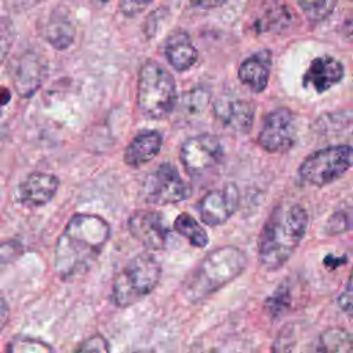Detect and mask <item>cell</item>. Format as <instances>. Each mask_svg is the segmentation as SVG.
Segmentation results:
<instances>
[{
  "mask_svg": "<svg viewBox=\"0 0 353 353\" xmlns=\"http://www.w3.org/2000/svg\"><path fill=\"white\" fill-rule=\"evenodd\" d=\"M110 237L109 223L99 215L76 214L59 234L54 269L62 280L74 279L95 263Z\"/></svg>",
  "mask_w": 353,
  "mask_h": 353,
  "instance_id": "6da1fadb",
  "label": "cell"
},
{
  "mask_svg": "<svg viewBox=\"0 0 353 353\" xmlns=\"http://www.w3.org/2000/svg\"><path fill=\"white\" fill-rule=\"evenodd\" d=\"M309 226L307 210L299 203H280L269 214L258 239L262 268L274 272L292 256Z\"/></svg>",
  "mask_w": 353,
  "mask_h": 353,
  "instance_id": "7a4b0ae2",
  "label": "cell"
},
{
  "mask_svg": "<svg viewBox=\"0 0 353 353\" xmlns=\"http://www.w3.org/2000/svg\"><path fill=\"white\" fill-rule=\"evenodd\" d=\"M247 266L245 254L233 245L210 251L182 280V295L197 303L239 277Z\"/></svg>",
  "mask_w": 353,
  "mask_h": 353,
  "instance_id": "3957f363",
  "label": "cell"
},
{
  "mask_svg": "<svg viewBox=\"0 0 353 353\" xmlns=\"http://www.w3.org/2000/svg\"><path fill=\"white\" fill-rule=\"evenodd\" d=\"M137 105L143 116L153 120L168 117L176 105L175 80L154 61H146L139 69Z\"/></svg>",
  "mask_w": 353,
  "mask_h": 353,
  "instance_id": "277c9868",
  "label": "cell"
},
{
  "mask_svg": "<svg viewBox=\"0 0 353 353\" xmlns=\"http://www.w3.org/2000/svg\"><path fill=\"white\" fill-rule=\"evenodd\" d=\"M160 277L161 265L152 254L135 255L113 279L112 299L114 305L127 307L139 302L156 288Z\"/></svg>",
  "mask_w": 353,
  "mask_h": 353,
  "instance_id": "5b68a950",
  "label": "cell"
},
{
  "mask_svg": "<svg viewBox=\"0 0 353 353\" xmlns=\"http://www.w3.org/2000/svg\"><path fill=\"white\" fill-rule=\"evenodd\" d=\"M353 167V146L335 145L309 154L299 165V178L313 186H325Z\"/></svg>",
  "mask_w": 353,
  "mask_h": 353,
  "instance_id": "8992f818",
  "label": "cell"
},
{
  "mask_svg": "<svg viewBox=\"0 0 353 353\" xmlns=\"http://www.w3.org/2000/svg\"><path fill=\"white\" fill-rule=\"evenodd\" d=\"M192 189L178 170L170 164H160L142 183V194L148 203L168 205L189 199Z\"/></svg>",
  "mask_w": 353,
  "mask_h": 353,
  "instance_id": "52a82bcc",
  "label": "cell"
},
{
  "mask_svg": "<svg viewBox=\"0 0 353 353\" xmlns=\"http://www.w3.org/2000/svg\"><path fill=\"white\" fill-rule=\"evenodd\" d=\"M179 157L190 176H200L222 161L223 149L215 135L200 134L182 143Z\"/></svg>",
  "mask_w": 353,
  "mask_h": 353,
  "instance_id": "ba28073f",
  "label": "cell"
},
{
  "mask_svg": "<svg viewBox=\"0 0 353 353\" xmlns=\"http://www.w3.org/2000/svg\"><path fill=\"white\" fill-rule=\"evenodd\" d=\"M296 139L294 113L287 108H277L263 117L258 134L259 146L269 153L288 152Z\"/></svg>",
  "mask_w": 353,
  "mask_h": 353,
  "instance_id": "9c48e42d",
  "label": "cell"
},
{
  "mask_svg": "<svg viewBox=\"0 0 353 353\" xmlns=\"http://www.w3.org/2000/svg\"><path fill=\"white\" fill-rule=\"evenodd\" d=\"M240 192L236 183L228 182L207 192L197 204L201 221L207 226H221L236 212Z\"/></svg>",
  "mask_w": 353,
  "mask_h": 353,
  "instance_id": "30bf717a",
  "label": "cell"
},
{
  "mask_svg": "<svg viewBox=\"0 0 353 353\" xmlns=\"http://www.w3.org/2000/svg\"><path fill=\"white\" fill-rule=\"evenodd\" d=\"M48 73L44 55L36 50H26L17 59L12 69V85L22 98H30L43 85Z\"/></svg>",
  "mask_w": 353,
  "mask_h": 353,
  "instance_id": "8fae6325",
  "label": "cell"
},
{
  "mask_svg": "<svg viewBox=\"0 0 353 353\" xmlns=\"http://www.w3.org/2000/svg\"><path fill=\"white\" fill-rule=\"evenodd\" d=\"M128 230L135 240L149 250H163L168 241V228L160 212L139 210L128 218Z\"/></svg>",
  "mask_w": 353,
  "mask_h": 353,
  "instance_id": "7c38bea8",
  "label": "cell"
},
{
  "mask_svg": "<svg viewBox=\"0 0 353 353\" xmlns=\"http://www.w3.org/2000/svg\"><path fill=\"white\" fill-rule=\"evenodd\" d=\"M214 114L225 128L239 134L250 132L254 124V106L241 98L221 97L214 103Z\"/></svg>",
  "mask_w": 353,
  "mask_h": 353,
  "instance_id": "4fadbf2b",
  "label": "cell"
},
{
  "mask_svg": "<svg viewBox=\"0 0 353 353\" xmlns=\"http://www.w3.org/2000/svg\"><path fill=\"white\" fill-rule=\"evenodd\" d=\"M343 73V65L338 59L330 55H321L310 62L303 74L302 85L321 94L338 84L342 80Z\"/></svg>",
  "mask_w": 353,
  "mask_h": 353,
  "instance_id": "5bb4252c",
  "label": "cell"
},
{
  "mask_svg": "<svg viewBox=\"0 0 353 353\" xmlns=\"http://www.w3.org/2000/svg\"><path fill=\"white\" fill-rule=\"evenodd\" d=\"M59 181L47 172H32L19 185L18 193L23 204L40 207L51 201L58 190Z\"/></svg>",
  "mask_w": 353,
  "mask_h": 353,
  "instance_id": "9a60e30c",
  "label": "cell"
},
{
  "mask_svg": "<svg viewBox=\"0 0 353 353\" xmlns=\"http://www.w3.org/2000/svg\"><path fill=\"white\" fill-rule=\"evenodd\" d=\"M272 52L269 50H261L247 59H244L239 68L240 81L251 88L254 92H262L270 76Z\"/></svg>",
  "mask_w": 353,
  "mask_h": 353,
  "instance_id": "2e32d148",
  "label": "cell"
},
{
  "mask_svg": "<svg viewBox=\"0 0 353 353\" xmlns=\"http://www.w3.org/2000/svg\"><path fill=\"white\" fill-rule=\"evenodd\" d=\"M163 146L159 131H142L132 138L124 150V161L130 167H141L154 159Z\"/></svg>",
  "mask_w": 353,
  "mask_h": 353,
  "instance_id": "e0dca14e",
  "label": "cell"
},
{
  "mask_svg": "<svg viewBox=\"0 0 353 353\" xmlns=\"http://www.w3.org/2000/svg\"><path fill=\"white\" fill-rule=\"evenodd\" d=\"M168 63L178 72L190 69L199 58V52L186 32H175L165 41L164 47Z\"/></svg>",
  "mask_w": 353,
  "mask_h": 353,
  "instance_id": "ac0fdd59",
  "label": "cell"
},
{
  "mask_svg": "<svg viewBox=\"0 0 353 353\" xmlns=\"http://www.w3.org/2000/svg\"><path fill=\"white\" fill-rule=\"evenodd\" d=\"M41 37L55 50H66L74 40V25L63 11H55L43 22Z\"/></svg>",
  "mask_w": 353,
  "mask_h": 353,
  "instance_id": "d6986e66",
  "label": "cell"
},
{
  "mask_svg": "<svg viewBox=\"0 0 353 353\" xmlns=\"http://www.w3.org/2000/svg\"><path fill=\"white\" fill-rule=\"evenodd\" d=\"M174 229L178 234L185 237L192 245H194L197 248H204L208 244L207 232L188 212H182L175 218Z\"/></svg>",
  "mask_w": 353,
  "mask_h": 353,
  "instance_id": "ffe728a7",
  "label": "cell"
},
{
  "mask_svg": "<svg viewBox=\"0 0 353 353\" xmlns=\"http://www.w3.org/2000/svg\"><path fill=\"white\" fill-rule=\"evenodd\" d=\"M353 345L352 335L341 327H331L321 332L319 338V350L321 353H336Z\"/></svg>",
  "mask_w": 353,
  "mask_h": 353,
  "instance_id": "44dd1931",
  "label": "cell"
},
{
  "mask_svg": "<svg viewBox=\"0 0 353 353\" xmlns=\"http://www.w3.org/2000/svg\"><path fill=\"white\" fill-rule=\"evenodd\" d=\"M291 305V291L288 284L281 283L265 301V310L272 319L283 316Z\"/></svg>",
  "mask_w": 353,
  "mask_h": 353,
  "instance_id": "7402d4cb",
  "label": "cell"
},
{
  "mask_svg": "<svg viewBox=\"0 0 353 353\" xmlns=\"http://www.w3.org/2000/svg\"><path fill=\"white\" fill-rule=\"evenodd\" d=\"M3 353H54L51 346L39 338L15 336L11 339Z\"/></svg>",
  "mask_w": 353,
  "mask_h": 353,
  "instance_id": "603a6c76",
  "label": "cell"
},
{
  "mask_svg": "<svg viewBox=\"0 0 353 353\" xmlns=\"http://www.w3.org/2000/svg\"><path fill=\"white\" fill-rule=\"evenodd\" d=\"M295 1L302 8L307 19L312 22H320L328 18L338 3V0H295Z\"/></svg>",
  "mask_w": 353,
  "mask_h": 353,
  "instance_id": "cb8c5ba5",
  "label": "cell"
},
{
  "mask_svg": "<svg viewBox=\"0 0 353 353\" xmlns=\"http://www.w3.org/2000/svg\"><path fill=\"white\" fill-rule=\"evenodd\" d=\"M295 330L291 324H287L283 330H280L272 345V353H291L295 345Z\"/></svg>",
  "mask_w": 353,
  "mask_h": 353,
  "instance_id": "d4e9b609",
  "label": "cell"
},
{
  "mask_svg": "<svg viewBox=\"0 0 353 353\" xmlns=\"http://www.w3.org/2000/svg\"><path fill=\"white\" fill-rule=\"evenodd\" d=\"M208 92L203 88H194L183 95V106L190 113L200 112L208 103Z\"/></svg>",
  "mask_w": 353,
  "mask_h": 353,
  "instance_id": "484cf974",
  "label": "cell"
},
{
  "mask_svg": "<svg viewBox=\"0 0 353 353\" xmlns=\"http://www.w3.org/2000/svg\"><path fill=\"white\" fill-rule=\"evenodd\" d=\"M74 353H110V347L102 335H92L80 342Z\"/></svg>",
  "mask_w": 353,
  "mask_h": 353,
  "instance_id": "4316f807",
  "label": "cell"
},
{
  "mask_svg": "<svg viewBox=\"0 0 353 353\" xmlns=\"http://www.w3.org/2000/svg\"><path fill=\"white\" fill-rule=\"evenodd\" d=\"M23 254V247L17 240H6L0 243V265L15 262Z\"/></svg>",
  "mask_w": 353,
  "mask_h": 353,
  "instance_id": "83f0119b",
  "label": "cell"
},
{
  "mask_svg": "<svg viewBox=\"0 0 353 353\" xmlns=\"http://www.w3.org/2000/svg\"><path fill=\"white\" fill-rule=\"evenodd\" d=\"M14 26L8 19H0V63L8 55L14 41Z\"/></svg>",
  "mask_w": 353,
  "mask_h": 353,
  "instance_id": "f1b7e54d",
  "label": "cell"
},
{
  "mask_svg": "<svg viewBox=\"0 0 353 353\" xmlns=\"http://www.w3.org/2000/svg\"><path fill=\"white\" fill-rule=\"evenodd\" d=\"M153 0H120L119 10L124 17L132 18L143 12Z\"/></svg>",
  "mask_w": 353,
  "mask_h": 353,
  "instance_id": "f546056e",
  "label": "cell"
},
{
  "mask_svg": "<svg viewBox=\"0 0 353 353\" xmlns=\"http://www.w3.org/2000/svg\"><path fill=\"white\" fill-rule=\"evenodd\" d=\"M347 228H349V216L343 211L334 212L325 223V230L328 234H339L345 232Z\"/></svg>",
  "mask_w": 353,
  "mask_h": 353,
  "instance_id": "4dcf8cb0",
  "label": "cell"
},
{
  "mask_svg": "<svg viewBox=\"0 0 353 353\" xmlns=\"http://www.w3.org/2000/svg\"><path fill=\"white\" fill-rule=\"evenodd\" d=\"M338 303H339V307L345 313L353 314V269L350 272V276L347 279V283H346L342 294L338 298Z\"/></svg>",
  "mask_w": 353,
  "mask_h": 353,
  "instance_id": "1f68e13d",
  "label": "cell"
},
{
  "mask_svg": "<svg viewBox=\"0 0 353 353\" xmlns=\"http://www.w3.org/2000/svg\"><path fill=\"white\" fill-rule=\"evenodd\" d=\"M229 0H190L192 7L199 10H211L223 6Z\"/></svg>",
  "mask_w": 353,
  "mask_h": 353,
  "instance_id": "d6a6232c",
  "label": "cell"
},
{
  "mask_svg": "<svg viewBox=\"0 0 353 353\" xmlns=\"http://www.w3.org/2000/svg\"><path fill=\"white\" fill-rule=\"evenodd\" d=\"M43 1L44 0H11V4L17 12H21V11H28Z\"/></svg>",
  "mask_w": 353,
  "mask_h": 353,
  "instance_id": "836d02e7",
  "label": "cell"
},
{
  "mask_svg": "<svg viewBox=\"0 0 353 353\" xmlns=\"http://www.w3.org/2000/svg\"><path fill=\"white\" fill-rule=\"evenodd\" d=\"M10 319V307L7 305V302L0 298V331H3V328L7 325Z\"/></svg>",
  "mask_w": 353,
  "mask_h": 353,
  "instance_id": "e575fe53",
  "label": "cell"
},
{
  "mask_svg": "<svg viewBox=\"0 0 353 353\" xmlns=\"http://www.w3.org/2000/svg\"><path fill=\"white\" fill-rule=\"evenodd\" d=\"M11 99V91L7 87H0V106H4Z\"/></svg>",
  "mask_w": 353,
  "mask_h": 353,
  "instance_id": "d590c367",
  "label": "cell"
},
{
  "mask_svg": "<svg viewBox=\"0 0 353 353\" xmlns=\"http://www.w3.org/2000/svg\"><path fill=\"white\" fill-rule=\"evenodd\" d=\"M336 353H353V345H352V346H349L347 349H343V350L336 352Z\"/></svg>",
  "mask_w": 353,
  "mask_h": 353,
  "instance_id": "8d00e7d4",
  "label": "cell"
},
{
  "mask_svg": "<svg viewBox=\"0 0 353 353\" xmlns=\"http://www.w3.org/2000/svg\"><path fill=\"white\" fill-rule=\"evenodd\" d=\"M94 1H97V3H99V4H105V3H108L109 0H94Z\"/></svg>",
  "mask_w": 353,
  "mask_h": 353,
  "instance_id": "74e56055",
  "label": "cell"
},
{
  "mask_svg": "<svg viewBox=\"0 0 353 353\" xmlns=\"http://www.w3.org/2000/svg\"><path fill=\"white\" fill-rule=\"evenodd\" d=\"M208 353H218V352H208Z\"/></svg>",
  "mask_w": 353,
  "mask_h": 353,
  "instance_id": "f35d334b",
  "label": "cell"
}]
</instances>
